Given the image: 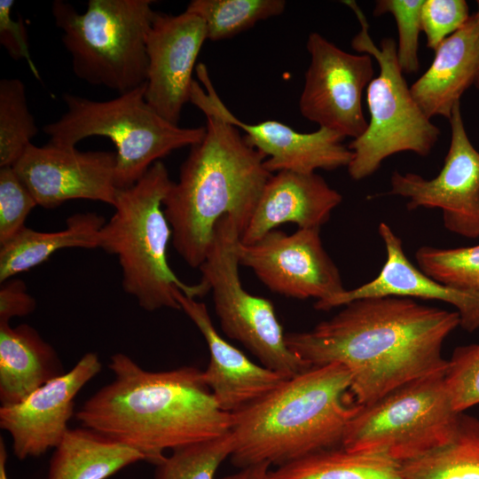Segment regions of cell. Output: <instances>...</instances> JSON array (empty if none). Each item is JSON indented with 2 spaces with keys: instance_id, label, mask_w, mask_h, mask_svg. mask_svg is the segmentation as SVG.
Listing matches in <instances>:
<instances>
[{
  "instance_id": "8992f818",
  "label": "cell",
  "mask_w": 479,
  "mask_h": 479,
  "mask_svg": "<svg viewBox=\"0 0 479 479\" xmlns=\"http://www.w3.org/2000/svg\"><path fill=\"white\" fill-rule=\"evenodd\" d=\"M145 83L110 100L64 93L67 111L43 131L50 144L75 145L91 136L111 139L116 148L118 189L133 185L150 167L172 151L200 143L206 127L182 128L161 117L145 101Z\"/></svg>"
},
{
  "instance_id": "5b68a950",
  "label": "cell",
  "mask_w": 479,
  "mask_h": 479,
  "mask_svg": "<svg viewBox=\"0 0 479 479\" xmlns=\"http://www.w3.org/2000/svg\"><path fill=\"white\" fill-rule=\"evenodd\" d=\"M172 183L164 163L156 161L133 185L117 190L114 213L100 230L99 247L118 256L124 291L147 311L180 310L177 290L194 299L210 291L202 279L183 282L168 263L172 231L163 200Z\"/></svg>"
},
{
  "instance_id": "e0dca14e",
  "label": "cell",
  "mask_w": 479,
  "mask_h": 479,
  "mask_svg": "<svg viewBox=\"0 0 479 479\" xmlns=\"http://www.w3.org/2000/svg\"><path fill=\"white\" fill-rule=\"evenodd\" d=\"M101 370L95 352L84 354L67 373L46 382L19 404L0 407V428L12 438L20 459L55 449L67 432L75 398Z\"/></svg>"
},
{
  "instance_id": "277c9868",
  "label": "cell",
  "mask_w": 479,
  "mask_h": 479,
  "mask_svg": "<svg viewBox=\"0 0 479 479\" xmlns=\"http://www.w3.org/2000/svg\"><path fill=\"white\" fill-rule=\"evenodd\" d=\"M342 365L313 366L232 414V463L239 468L268 463L277 467L341 447L361 405L350 393Z\"/></svg>"
},
{
  "instance_id": "3957f363",
  "label": "cell",
  "mask_w": 479,
  "mask_h": 479,
  "mask_svg": "<svg viewBox=\"0 0 479 479\" xmlns=\"http://www.w3.org/2000/svg\"><path fill=\"white\" fill-rule=\"evenodd\" d=\"M203 113L205 136L191 146L163 200L173 246L192 268L203 263L222 217H230L241 235L272 175L264 167L266 157L240 129L215 113Z\"/></svg>"
},
{
  "instance_id": "f546056e",
  "label": "cell",
  "mask_w": 479,
  "mask_h": 479,
  "mask_svg": "<svg viewBox=\"0 0 479 479\" xmlns=\"http://www.w3.org/2000/svg\"><path fill=\"white\" fill-rule=\"evenodd\" d=\"M415 258L420 270L446 286L479 293V244L473 247H420Z\"/></svg>"
},
{
  "instance_id": "4316f807",
  "label": "cell",
  "mask_w": 479,
  "mask_h": 479,
  "mask_svg": "<svg viewBox=\"0 0 479 479\" xmlns=\"http://www.w3.org/2000/svg\"><path fill=\"white\" fill-rule=\"evenodd\" d=\"M285 7L284 0H192L185 11L204 21L208 39L220 41L280 15Z\"/></svg>"
},
{
  "instance_id": "6da1fadb",
  "label": "cell",
  "mask_w": 479,
  "mask_h": 479,
  "mask_svg": "<svg viewBox=\"0 0 479 479\" xmlns=\"http://www.w3.org/2000/svg\"><path fill=\"white\" fill-rule=\"evenodd\" d=\"M343 307L309 331L286 334V340L310 367L343 365L357 404L368 405L407 382L445 371L442 349L459 326L457 311L394 296Z\"/></svg>"
},
{
  "instance_id": "7a4b0ae2",
  "label": "cell",
  "mask_w": 479,
  "mask_h": 479,
  "mask_svg": "<svg viewBox=\"0 0 479 479\" xmlns=\"http://www.w3.org/2000/svg\"><path fill=\"white\" fill-rule=\"evenodd\" d=\"M114 380L75 412L82 427L141 452L155 466L166 451L228 434L232 414L223 411L194 366L150 372L123 353L111 357Z\"/></svg>"
},
{
  "instance_id": "836d02e7",
  "label": "cell",
  "mask_w": 479,
  "mask_h": 479,
  "mask_svg": "<svg viewBox=\"0 0 479 479\" xmlns=\"http://www.w3.org/2000/svg\"><path fill=\"white\" fill-rule=\"evenodd\" d=\"M464 0H424L421 8V29L428 48L436 51L439 44L461 28L469 19Z\"/></svg>"
},
{
  "instance_id": "83f0119b",
  "label": "cell",
  "mask_w": 479,
  "mask_h": 479,
  "mask_svg": "<svg viewBox=\"0 0 479 479\" xmlns=\"http://www.w3.org/2000/svg\"><path fill=\"white\" fill-rule=\"evenodd\" d=\"M38 133L26 88L18 78L0 81V168L13 166Z\"/></svg>"
},
{
  "instance_id": "d6a6232c",
  "label": "cell",
  "mask_w": 479,
  "mask_h": 479,
  "mask_svg": "<svg viewBox=\"0 0 479 479\" xmlns=\"http://www.w3.org/2000/svg\"><path fill=\"white\" fill-rule=\"evenodd\" d=\"M37 205L12 166L0 168V246L26 226L25 221Z\"/></svg>"
},
{
  "instance_id": "f35d334b",
  "label": "cell",
  "mask_w": 479,
  "mask_h": 479,
  "mask_svg": "<svg viewBox=\"0 0 479 479\" xmlns=\"http://www.w3.org/2000/svg\"><path fill=\"white\" fill-rule=\"evenodd\" d=\"M477 4H478V11H479V1H477ZM474 85L476 87V89L479 90V71H478L476 81Z\"/></svg>"
},
{
  "instance_id": "52a82bcc",
  "label": "cell",
  "mask_w": 479,
  "mask_h": 479,
  "mask_svg": "<svg viewBox=\"0 0 479 479\" xmlns=\"http://www.w3.org/2000/svg\"><path fill=\"white\" fill-rule=\"evenodd\" d=\"M152 0H90L83 13L55 0L51 13L72 69L81 80L118 95L145 83L146 39L157 12Z\"/></svg>"
},
{
  "instance_id": "30bf717a",
  "label": "cell",
  "mask_w": 479,
  "mask_h": 479,
  "mask_svg": "<svg viewBox=\"0 0 479 479\" xmlns=\"http://www.w3.org/2000/svg\"><path fill=\"white\" fill-rule=\"evenodd\" d=\"M240 237V230L230 217L217 222L207 256L199 268L201 279L209 287L226 336L240 342L263 366L291 378L310 366L288 348L272 302L243 287L236 254Z\"/></svg>"
},
{
  "instance_id": "74e56055",
  "label": "cell",
  "mask_w": 479,
  "mask_h": 479,
  "mask_svg": "<svg viewBox=\"0 0 479 479\" xmlns=\"http://www.w3.org/2000/svg\"><path fill=\"white\" fill-rule=\"evenodd\" d=\"M7 452L3 439L0 440V479H8L6 472Z\"/></svg>"
},
{
  "instance_id": "484cf974",
  "label": "cell",
  "mask_w": 479,
  "mask_h": 479,
  "mask_svg": "<svg viewBox=\"0 0 479 479\" xmlns=\"http://www.w3.org/2000/svg\"><path fill=\"white\" fill-rule=\"evenodd\" d=\"M401 467L404 479H479V419L461 412L446 444Z\"/></svg>"
},
{
  "instance_id": "ac0fdd59",
  "label": "cell",
  "mask_w": 479,
  "mask_h": 479,
  "mask_svg": "<svg viewBox=\"0 0 479 479\" xmlns=\"http://www.w3.org/2000/svg\"><path fill=\"white\" fill-rule=\"evenodd\" d=\"M176 299L204 337L209 362L202 377L218 406L230 414L255 402L287 378L251 361L216 331L203 302L176 292Z\"/></svg>"
},
{
  "instance_id": "8d00e7d4",
  "label": "cell",
  "mask_w": 479,
  "mask_h": 479,
  "mask_svg": "<svg viewBox=\"0 0 479 479\" xmlns=\"http://www.w3.org/2000/svg\"><path fill=\"white\" fill-rule=\"evenodd\" d=\"M271 467L268 463L252 465L220 479H270Z\"/></svg>"
},
{
  "instance_id": "9c48e42d",
  "label": "cell",
  "mask_w": 479,
  "mask_h": 479,
  "mask_svg": "<svg viewBox=\"0 0 479 479\" xmlns=\"http://www.w3.org/2000/svg\"><path fill=\"white\" fill-rule=\"evenodd\" d=\"M444 373L407 382L361 406L349 422L341 447L402 465L446 444L461 412L453 408Z\"/></svg>"
},
{
  "instance_id": "f1b7e54d",
  "label": "cell",
  "mask_w": 479,
  "mask_h": 479,
  "mask_svg": "<svg viewBox=\"0 0 479 479\" xmlns=\"http://www.w3.org/2000/svg\"><path fill=\"white\" fill-rule=\"evenodd\" d=\"M232 451L230 432L176 449L156 465L154 479H216L218 467L230 458Z\"/></svg>"
},
{
  "instance_id": "ffe728a7",
  "label": "cell",
  "mask_w": 479,
  "mask_h": 479,
  "mask_svg": "<svg viewBox=\"0 0 479 479\" xmlns=\"http://www.w3.org/2000/svg\"><path fill=\"white\" fill-rule=\"evenodd\" d=\"M342 200V194L316 172H277L266 182L240 241L253 244L286 223L320 229Z\"/></svg>"
},
{
  "instance_id": "4dcf8cb0",
  "label": "cell",
  "mask_w": 479,
  "mask_h": 479,
  "mask_svg": "<svg viewBox=\"0 0 479 479\" xmlns=\"http://www.w3.org/2000/svg\"><path fill=\"white\" fill-rule=\"evenodd\" d=\"M424 0H378L373 15H393L398 31L397 55L404 74L416 73L420 67L419 36Z\"/></svg>"
},
{
  "instance_id": "e575fe53",
  "label": "cell",
  "mask_w": 479,
  "mask_h": 479,
  "mask_svg": "<svg viewBox=\"0 0 479 479\" xmlns=\"http://www.w3.org/2000/svg\"><path fill=\"white\" fill-rule=\"evenodd\" d=\"M13 4L12 0H0V43L12 59H24L32 74L39 79V72L28 50L27 34L23 20L20 17L14 20L11 15Z\"/></svg>"
},
{
  "instance_id": "8fae6325",
  "label": "cell",
  "mask_w": 479,
  "mask_h": 479,
  "mask_svg": "<svg viewBox=\"0 0 479 479\" xmlns=\"http://www.w3.org/2000/svg\"><path fill=\"white\" fill-rule=\"evenodd\" d=\"M310 62L299 100L302 115L343 137H360L368 122L363 91L373 79V58L347 52L319 33L309 35Z\"/></svg>"
},
{
  "instance_id": "4fadbf2b",
  "label": "cell",
  "mask_w": 479,
  "mask_h": 479,
  "mask_svg": "<svg viewBox=\"0 0 479 479\" xmlns=\"http://www.w3.org/2000/svg\"><path fill=\"white\" fill-rule=\"evenodd\" d=\"M198 78L203 88L193 80L190 102L202 112H212L245 132L249 145L262 153L264 167L273 174L279 171L315 173L317 169L333 170L348 167L352 151L342 144L345 138L326 128L303 133L277 122L265 121L247 123L238 119L217 95L204 64L196 66Z\"/></svg>"
},
{
  "instance_id": "7402d4cb",
  "label": "cell",
  "mask_w": 479,
  "mask_h": 479,
  "mask_svg": "<svg viewBox=\"0 0 479 479\" xmlns=\"http://www.w3.org/2000/svg\"><path fill=\"white\" fill-rule=\"evenodd\" d=\"M64 373L54 348L27 324H0V403H20L38 388Z\"/></svg>"
},
{
  "instance_id": "1f68e13d",
  "label": "cell",
  "mask_w": 479,
  "mask_h": 479,
  "mask_svg": "<svg viewBox=\"0 0 479 479\" xmlns=\"http://www.w3.org/2000/svg\"><path fill=\"white\" fill-rule=\"evenodd\" d=\"M444 382L457 412L479 404V343L459 346L453 350Z\"/></svg>"
},
{
  "instance_id": "cb8c5ba5",
  "label": "cell",
  "mask_w": 479,
  "mask_h": 479,
  "mask_svg": "<svg viewBox=\"0 0 479 479\" xmlns=\"http://www.w3.org/2000/svg\"><path fill=\"white\" fill-rule=\"evenodd\" d=\"M105 224V219L95 213H80L70 216L67 227L59 232H42L25 227L1 245L0 282L35 267L62 248L99 247L100 230Z\"/></svg>"
},
{
  "instance_id": "ba28073f",
  "label": "cell",
  "mask_w": 479,
  "mask_h": 479,
  "mask_svg": "<svg viewBox=\"0 0 479 479\" xmlns=\"http://www.w3.org/2000/svg\"><path fill=\"white\" fill-rule=\"evenodd\" d=\"M342 3L353 11L360 23V30L351 41L353 50L375 59L380 68L366 88L370 113L367 129L348 145L353 153L348 172L358 181L373 174L386 158L395 153L428 155L439 138L440 130L412 98L398 63L395 40L386 37L376 45L357 4L352 0Z\"/></svg>"
},
{
  "instance_id": "2e32d148",
  "label": "cell",
  "mask_w": 479,
  "mask_h": 479,
  "mask_svg": "<svg viewBox=\"0 0 479 479\" xmlns=\"http://www.w3.org/2000/svg\"><path fill=\"white\" fill-rule=\"evenodd\" d=\"M207 39L204 21L186 11L178 15L157 12L153 20L146 39L145 98L161 117L175 125L190 101L192 70Z\"/></svg>"
},
{
  "instance_id": "9a60e30c",
  "label": "cell",
  "mask_w": 479,
  "mask_h": 479,
  "mask_svg": "<svg viewBox=\"0 0 479 479\" xmlns=\"http://www.w3.org/2000/svg\"><path fill=\"white\" fill-rule=\"evenodd\" d=\"M37 205L56 208L67 200L85 199L114 205L116 153L82 152L48 143H32L12 166Z\"/></svg>"
},
{
  "instance_id": "d590c367",
  "label": "cell",
  "mask_w": 479,
  "mask_h": 479,
  "mask_svg": "<svg viewBox=\"0 0 479 479\" xmlns=\"http://www.w3.org/2000/svg\"><path fill=\"white\" fill-rule=\"evenodd\" d=\"M35 308V299L28 294L21 279H7L0 288V324H9L14 317L30 314Z\"/></svg>"
},
{
  "instance_id": "7c38bea8",
  "label": "cell",
  "mask_w": 479,
  "mask_h": 479,
  "mask_svg": "<svg viewBox=\"0 0 479 479\" xmlns=\"http://www.w3.org/2000/svg\"><path fill=\"white\" fill-rule=\"evenodd\" d=\"M320 229H298L292 234L272 230L253 244L239 240V263L251 269L271 292L316 302L345 288L338 267L325 250Z\"/></svg>"
},
{
  "instance_id": "d4e9b609",
  "label": "cell",
  "mask_w": 479,
  "mask_h": 479,
  "mask_svg": "<svg viewBox=\"0 0 479 479\" xmlns=\"http://www.w3.org/2000/svg\"><path fill=\"white\" fill-rule=\"evenodd\" d=\"M270 479H404L401 465L386 457L349 452L342 447L321 451L270 471Z\"/></svg>"
},
{
  "instance_id": "5bb4252c",
  "label": "cell",
  "mask_w": 479,
  "mask_h": 479,
  "mask_svg": "<svg viewBox=\"0 0 479 479\" xmlns=\"http://www.w3.org/2000/svg\"><path fill=\"white\" fill-rule=\"evenodd\" d=\"M451 143L439 174L427 179L394 171L389 195L408 200L407 208H440L444 226L468 239L479 237V152L470 142L457 104L449 119Z\"/></svg>"
},
{
  "instance_id": "44dd1931",
  "label": "cell",
  "mask_w": 479,
  "mask_h": 479,
  "mask_svg": "<svg viewBox=\"0 0 479 479\" xmlns=\"http://www.w3.org/2000/svg\"><path fill=\"white\" fill-rule=\"evenodd\" d=\"M479 71V11L435 51L428 70L410 87L412 98L431 119H450L463 93L475 84Z\"/></svg>"
},
{
  "instance_id": "603a6c76",
  "label": "cell",
  "mask_w": 479,
  "mask_h": 479,
  "mask_svg": "<svg viewBox=\"0 0 479 479\" xmlns=\"http://www.w3.org/2000/svg\"><path fill=\"white\" fill-rule=\"evenodd\" d=\"M141 460V452L99 432L69 428L54 449L47 479H106Z\"/></svg>"
},
{
  "instance_id": "d6986e66",
  "label": "cell",
  "mask_w": 479,
  "mask_h": 479,
  "mask_svg": "<svg viewBox=\"0 0 479 479\" xmlns=\"http://www.w3.org/2000/svg\"><path fill=\"white\" fill-rule=\"evenodd\" d=\"M387 258L375 279L329 299L315 302L318 310H329L350 302L373 297H403L436 300L452 305L459 326L471 333L479 328V293L442 284L416 268L407 258L402 241L384 222L379 225Z\"/></svg>"
}]
</instances>
